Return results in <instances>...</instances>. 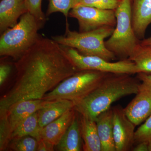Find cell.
<instances>
[{
	"label": "cell",
	"instance_id": "cell-1",
	"mask_svg": "<svg viewBox=\"0 0 151 151\" xmlns=\"http://www.w3.org/2000/svg\"><path fill=\"white\" fill-rule=\"evenodd\" d=\"M14 65L15 79L1 98L0 116L19 102L41 100L78 71L60 45L52 38L40 37Z\"/></svg>",
	"mask_w": 151,
	"mask_h": 151
},
{
	"label": "cell",
	"instance_id": "cell-2",
	"mask_svg": "<svg viewBox=\"0 0 151 151\" xmlns=\"http://www.w3.org/2000/svg\"><path fill=\"white\" fill-rule=\"evenodd\" d=\"M127 73H107L98 86L81 101L74 109L80 115L96 121L101 113L111 108L122 97L136 94L141 83L138 78Z\"/></svg>",
	"mask_w": 151,
	"mask_h": 151
},
{
	"label": "cell",
	"instance_id": "cell-3",
	"mask_svg": "<svg viewBox=\"0 0 151 151\" xmlns=\"http://www.w3.org/2000/svg\"><path fill=\"white\" fill-rule=\"evenodd\" d=\"M114 28L106 26L90 31L79 32L71 30L68 22L65 34L52 37V39L60 45L75 49L81 54L100 57L111 61L116 57L106 47L105 39L111 36Z\"/></svg>",
	"mask_w": 151,
	"mask_h": 151
},
{
	"label": "cell",
	"instance_id": "cell-4",
	"mask_svg": "<svg viewBox=\"0 0 151 151\" xmlns=\"http://www.w3.org/2000/svg\"><path fill=\"white\" fill-rule=\"evenodd\" d=\"M40 29L29 12L24 14L16 25L1 34L0 55L17 60L37 41L40 37L38 33Z\"/></svg>",
	"mask_w": 151,
	"mask_h": 151
},
{
	"label": "cell",
	"instance_id": "cell-5",
	"mask_svg": "<svg viewBox=\"0 0 151 151\" xmlns=\"http://www.w3.org/2000/svg\"><path fill=\"white\" fill-rule=\"evenodd\" d=\"M115 12L116 27L105 41V46L116 57L128 59L140 41L132 25V0H122Z\"/></svg>",
	"mask_w": 151,
	"mask_h": 151
},
{
	"label": "cell",
	"instance_id": "cell-6",
	"mask_svg": "<svg viewBox=\"0 0 151 151\" xmlns=\"http://www.w3.org/2000/svg\"><path fill=\"white\" fill-rule=\"evenodd\" d=\"M107 73L96 70H79L64 79L42 99L46 101L64 99L75 104L94 90Z\"/></svg>",
	"mask_w": 151,
	"mask_h": 151
},
{
	"label": "cell",
	"instance_id": "cell-7",
	"mask_svg": "<svg viewBox=\"0 0 151 151\" xmlns=\"http://www.w3.org/2000/svg\"><path fill=\"white\" fill-rule=\"evenodd\" d=\"M60 46L78 71L92 70L105 73H127L132 75L139 73L134 63L129 59L111 62L100 57L84 55L72 47Z\"/></svg>",
	"mask_w": 151,
	"mask_h": 151
},
{
	"label": "cell",
	"instance_id": "cell-8",
	"mask_svg": "<svg viewBox=\"0 0 151 151\" xmlns=\"http://www.w3.org/2000/svg\"><path fill=\"white\" fill-rule=\"evenodd\" d=\"M48 102L42 99L22 101L13 105L0 116V151L6 150L12 133L19 124Z\"/></svg>",
	"mask_w": 151,
	"mask_h": 151
},
{
	"label": "cell",
	"instance_id": "cell-9",
	"mask_svg": "<svg viewBox=\"0 0 151 151\" xmlns=\"http://www.w3.org/2000/svg\"><path fill=\"white\" fill-rule=\"evenodd\" d=\"M68 17L77 20L79 32L90 31L106 26L115 27L116 24L115 10L88 6H76L70 10Z\"/></svg>",
	"mask_w": 151,
	"mask_h": 151
},
{
	"label": "cell",
	"instance_id": "cell-10",
	"mask_svg": "<svg viewBox=\"0 0 151 151\" xmlns=\"http://www.w3.org/2000/svg\"><path fill=\"white\" fill-rule=\"evenodd\" d=\"M113 132L116 151L132 150L135 143L136 126L127 117L124 108L112 107Z\"/></svg>",
	"mask_w": 151,
	"mask_h": 151
},
{
	"label": "cell",
	"instance_id": "cell-11",
	"mask_svg": "<svg viewBox=\"0 0 151 151\" xmlns=\"http://www.w3.org/2000/svg\"><path fill=\"white\" fill-rule=\"evenodd\" d=\"M136 94L124 111L130 121L137 126L151 115V86L142 82Z\"/></svg>",
	"mask_w": 151,
	"mask_h": 151
},
{
	"label": "cell",
	"instance_id": "cell-12",
	"mask_svg": "<svg viewBox=\"0 0 151 151\" xmlns=\"http://www.w3.org/2000/svg\"><path fill=\"white\" fill-rule=\"evenodd\" d=\"M28 12L25 0H1L0 2V32L14 26L18 20Z\"/></svg>",
	"mask_w": 151,
	"mask_h": 151
},
{
	"label": "cell",
	"instance_id": "cell-13",
	"mask_svg": "<svg viewBox=\"0 0 151 151\" xmlns=\"http://www.w3.org/2000/svg\"><path fill=\"white\" fill-rule=\"evenodd\" d=\"M132 22L135 34L139 40L145 38L151 24V0H133Z\"/></svg>",
	"mask_w": 151,
	"mask_h": 151
},
{
	"label": "cell",
	"instance_id": "cell-14",
	"mask_svg": "<svg viewBox=\"0 0 151 151\" xmlns=\"http://www.w3.org/2000/svg\"><path fill=\"white\" fill-rule=\"evenodd\" d=\"M76 112L73 108L45 127L41 128V138L48 141L56 146L72 123Z\"/></svg>",
	"mask_w": 151,
	"mask_h": 151
},
{
	"label": "cell",
	"instance_id": "cell-15",
	"mask_svg": "<svg viewBox=\"0 0 151 151\" xmlns=\"http://www.w3.org/2000/svg\"><path fill=\"white\" fill-rule=\"evenodd\" d=\"M72 101L64 99L49 101L44 107L38 111L39 124L41 128L58 119L69 110L74 108Z\"/></svg>",
	"mask_w": 151,
	"mask_h": 151
},
{
	"label": "cell",
	"instance_id": "cell-16",
	"mask_svg": "<svg viewBox=\"0 0 151 151\" xmlns=\"http://www.w3.org/2000/svg\"><path fill=\"white\" fill-rule=\"evenodd\" d=\"M95 122L102 145V151H116L113 137L112 107L99 115Z\"/></svg>",
	"mask_w": 151,
	"mask_h": 151
},
{
	"label": "cell",
	"instance_id": "cell-17",
	"mask_svg": "<svg viewBox=\"0 0 151 151\" xmlns=\"http://www.w3.org/2000/svg\"><path fill=\"white\" fill-rule=\"evenodd\" d=\"M82 140L79 114L76 112L72 123L55 147L58 151H80L83 149Z\"/></svg>",
	"mask_w": 151,
	"mask_h": 151
},
{
	"label": "cell",
	"instance_id": "cell-18",
	"mask_svg": "<svg viewBox=\"0 0 151 151\" xmlns=\"http://www.w3.org/2000/svg\"><path fill=\"white\" fill-rule=\"evenodd\" d=\"M79 116L83 141V150L102 151V145L97 132L96 122L80 114Z\"/></svg>",
	"mask_w": 151,
	"mask_h": 151
},
{
	"label": "cell",
	"instance_id": "cell-19",
	"mask_svg": "<svg viewBox=\"0 0 151 151\" xmlns=\"http://www.w3.org/2000/svg\"><path fill=\"white\" fill-rule=\"evenodd\" d=\"M40 130L37 111L28 116L19 124L12 133L10 141L25 136H31L37 141L41 139Z\"/></svg>",
	"mask_w": 151,
	"mask_h": 151
},
{
	"label": "cell",
	"instance_id": "cell-20",
	"mask_svg": "<svg viewBox=\"0 0 151 151\" xmlns=\"http://www.w3.org/2000/svg\"><path fill=\"white\" fill-rule=\"evenodd\" d=\"M128 59L134 63L139 73L151 74V45L139 43Z\"/></svg>",
	"mask_w": 151,
	"mask_h": 151
},
{
	"label": "cell",
	"instance_id": "cell-21",
	"mask_svg": "<svg viewBox=\"0 0 151 151\" xmlns=\"http://www.w3.org/2000/svg\"><path fill=\"white\" fill-rule=\"evenodd\" d=\"M38 141L31 136H25L11 140L7 150L14 151H37Z\"/></svg>",
	"mask_w": 151,
	"mask_h": 151
},
{
	"label": "cell",
	"instance_id": "cell-22",
	"mask_svg": "<svg viewBox=\"0 0 151 151\" xmlns=\"http://www.w3.org/2000/svg\"><path fill=\"white\" fill-rule=\"evenodd\" d=\"M76 4L77 0H49L46 16H49L55 13H61L64 15L67 23L69 12Z\"/></svg>",
	"mask_w": 151,
	"mask_h": 151
},
{
	"label": "cell",
	"instance_id": "cell-23",
	"mask_svg": "<svg viewBox=\"0 0 151 151\" xmlns=\"http://www.w3.org/2000/svg\"><path fill=\"white\" fill-rule=\"evenodd\" d=\"M122 1V0H77L76 6H88L102 9L115 11Z\"/></svg>",
	"mask_w": 151,
	"mask_h": 151
},
{
	"label": "cell",
	"instance_id": "cell-24",
	"mask_svg": "<svg viewBox=\"0 0 151 151\" xmlns=\"http://www.w3.org/2000/svg\"><path fill=\"white\" fill-rule=\"evenodd\" d=\"M28 11L32 14L40 28H42L46 22V16L42 9V0H25Z\"/></svg>",
	"mask_w": 151,
	"mask_h": 151
},
{
	"label": "cell",
	"instance_id": "cell-25",
	"mask_svg": "<svg viewBox=\"0 0 151 151\" xmlns=\"http://www.w3.org/2000/svg\"><path fill=\"white\" fill-rule=\"evenodd\" d=\"M151 142V115L135 131V143Z\"/></svg>",
	"mask_w": 151,
	"mask_h": 151
},
{
	"label": "cell",
	"instance_id": "cell-26",
	"mask_svg": "<svg viewBox=\"0 0 151 151\" xmlns=\"http://www.w3.org/2000/svg\"><path fill=\"white\" fill-rule=\"evenodd\" d=\"M12 66L9 63H2L0 65V85L2 86L9 77L12 70Z\"/></svg>",
	"mask_w": 151,
	"mask_h": 151
},
{
	"label": "cell",
	"instance_id": "cell-27",
	"mask_svg": "<svg viewBox=\"0 0 151 151\" xmlns=\"http://www.w3.org/2000/svg\"><path fill=\"white\" fill-rule=\"evenodd\" d=\"M55 146L47 140L41 138L38 141V151H53Z\"/></svg>",
	"mask_w": 151,
	"mask_h": 151
},
{
	"label": "cell",
	"instance_id": "cell-28",
	"mask_svg": "<svg viewBox=\"0 0 151 151\" xmlns=\"http://www.w3.org/2000/svg\"><path fill=\"white\" fill-rule=\"evenodd\" d=\"M137 78L141 82H144L151 86V74L144 73H137Z\"/></svg>",
	"mask_w": 151,
	"mask_h": 151
},
{
	"label": "cell",
	"instance_id": "cell-29",
	"mask_svg": "<svg viewBox=\"0 0 151 151\" xmlns=\"http://www.w3.org/2000/svg\"><path fill=\"white\" fill-rule=\"evenodd\" d=\"M134 151H149V143L141 142L137 143V145L132 149Z\"/></svg>",
	"mask_w": 151,
	"mask_h": 151
},
{
	"label": "cell",
	"instance_id": "cell-30",
	"mask_svg": "<svg viewBox=\"0 0 151 151\" xmlns=\"http://www.w3.org/2000/svg\"><path fill=\"white\" fill-rule=\"evenodd\" d=\"M140 43L144 45H151V36L147 38H144V39L140 41Z\"/></svg>",
	"mask_w": 151,
	"mask_h": 151
},
{
	"label": "cell",
	"instance_id": "cell-31",
	"mask_svg": "<svg viewBox=\"0 0 151 151\" xmlns=\"http://www.w3.org/2000/svg\"><path fill=\"white\" fill-rule=\"evenodd\" d=\"M149 151H151V142L149 143Z\"/></svg>",
	"mask_w": 151,
	"mask_h": 151
}]
</instances>
